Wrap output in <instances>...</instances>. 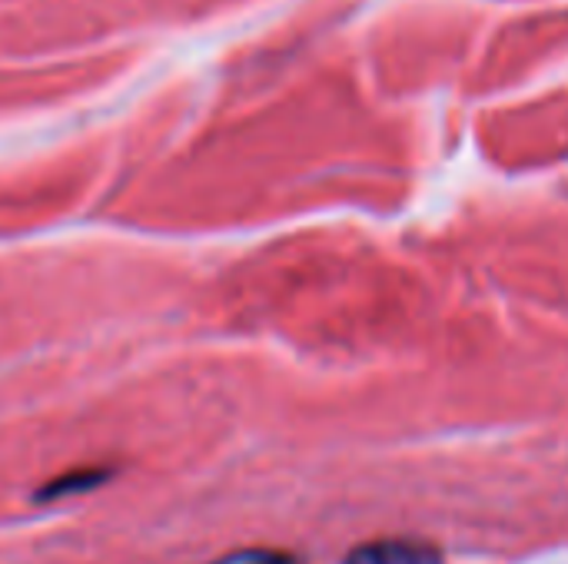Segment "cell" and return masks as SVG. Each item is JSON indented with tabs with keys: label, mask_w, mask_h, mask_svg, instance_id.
Segmentation results:
<instances>
[{
	"label": "cell",
	"mask_w": 568,
	"mask_h": 564,
	"mask_svg": "<svg viewBox=\"0 0 568 564\" xmlns=\"http://www.w3.org/2000/svg\"><path fill=\"white\" fill-rule=\"evenodd\" d=\"M343 564H446L443 552L416 539H379L353 548Z\"/></svg>",
	"instance_id": "obj_1"
},
{
	"label": "cell",
	"mask_w": 568,
	"mask_h": 564,
	"mask_svg": "<svg viewBox=\"0 0 568 564\" xmlns=\"http://www.w3.org/2000/svg\"><path fill=\"white\" fill-rule=\"evenodd\" d=\"M100 482H106V472H100V469L70 472V475H63V479H53L50 485H43V489L37 492V502H53V499L80 495V492H90V489H97Z\"/></svg>",
	"instance_id": "obj_2"
},
{
	"label": "cell",
	"mask_w": 568,
	"mask_h": 564,
	"mask_svg": "<svg viewBox=\"0 0 568 564\" xmlns=\"http://www.w3.org/2000/svg\"><path fill=\"white\" fill-rule=\"evenodd\" d=\"M213 564H296L290 555L283 552H273V548H240V552H230L223 555L220 562Z\"/></svg>",
	"instance_id": "obj_3"
}]
</instances>
